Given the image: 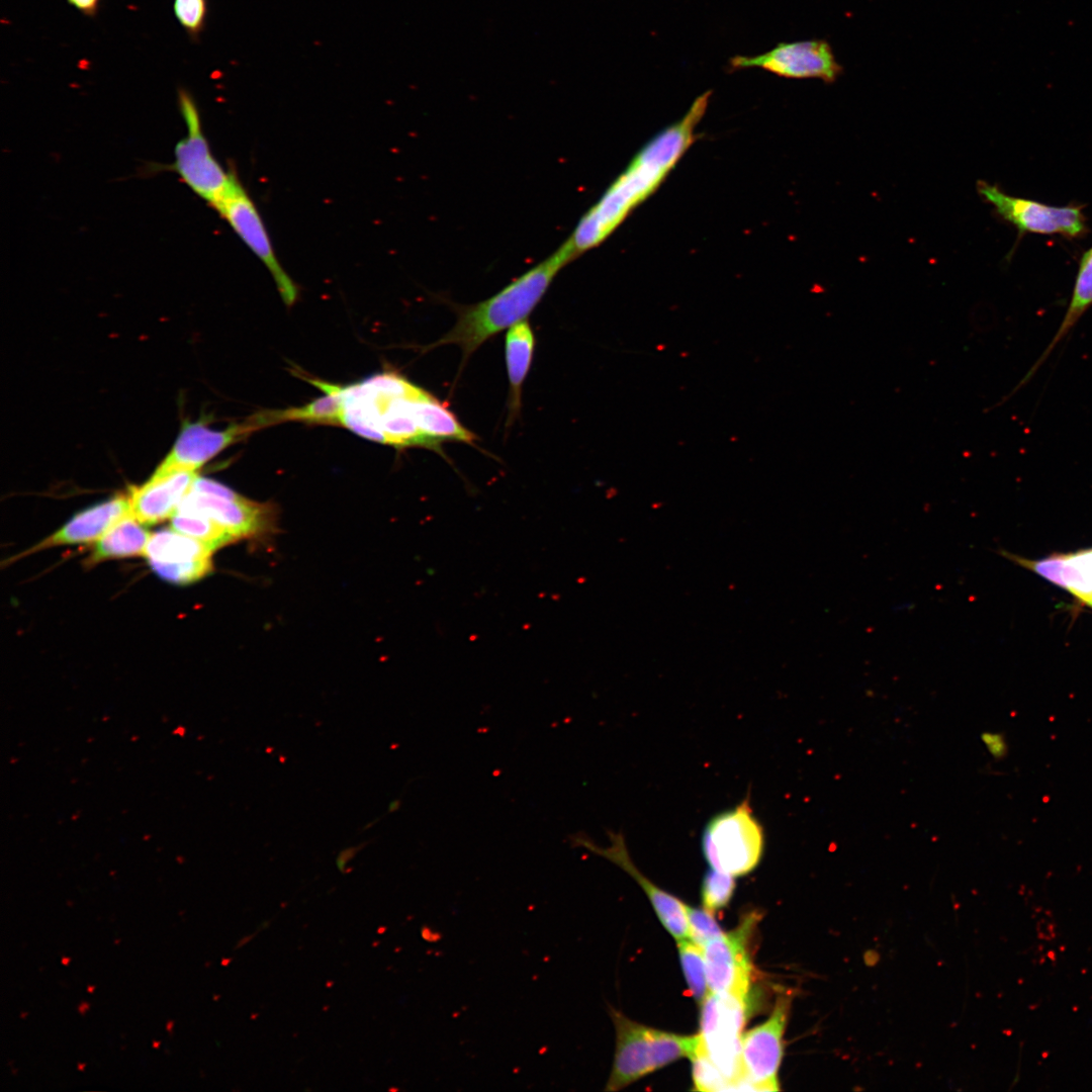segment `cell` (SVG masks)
Masks as SVG:
<instances>
[{"label": "cell", "instance_id": "1", "mask_svg": "<svg viewBox=\"0 0 1092 1092\" xmlns=\"http://www.w3.org/2000/svg\"><path fill=\"white\" fill-rule=\"evenodd\" d=\"M711 90L699 95L684 116L661 129L633 157L601 198L581 216L559 247L569 261L604 243L660 187L696 140Z\"/></svg>", "mask_w": 1092, "mask_h": 1092}, {"label": "cell", "instance_id": "2", "mask_svg": "<svg viewBox=\"0 0 1092 1092\" xmlns=\"http://www.w3.org/2000/svg\"><path fill=\"white\" fill-rule=\"evenodd\" d=\"M568 263L558 248L493 296L458 307L453 329L433 346L457 345L465 361L492 336L526 320Z\"/></svg>", "mask_w": 1092, "mask_h": 1092}, {"label": "cell", "instance_id": "3", "mask_svg": "<svg viewBox=\"0 0 1092 1092\" xmlns=\"http://www.w3.org/2000/svg\"><path fill=\"white\" fill-rule=\"evenodd\" d=\"M615 1027V1053L606 1091H619L642 1077L681 1058L699 1046V1035H680L638 1023L610 1009Z\"/></svg>", "mask_w": 1092, "mask_h": 1092}, {"label": "cell", "instance_id": "4", "mask_svg": "<svg viewBox=\"0 0 1092 1092\" xmlns=\"http://www.w3.org/2000/svg\"><path fill=\"white\" fill-rule=\"evenodd\" d=\"M764 845V830L748 797L713 816L702 834V851L707 862L712 869L733 877L751 873L762 858Z\"/></svg>", "mask_w": 1092, "mask_h": 1092}, {"label": "cell", "instance_id": "5", "mask_svg": "<svg viewBox=\"0 0 1092 1092\" xmlns=\"http://www.w3.org/2000/svg\"><path fill=\"white\" fill-rule=\"evenodd\" d=\"M747 999L732 994L707 995L701 1003L699 1050L730 1082L732 1091H750L741 1065V1038Z\"/></svg>", "mask_w": 1092, "mask_h": 1092}, {"label": "cell", "instance_id": "6", "mask_svg": "<svg viewBox=\"0 0 1092 1092\" xmlns=\"http://www.w3.org/2000/svg\"><path fill=\"white\" fill-rule=\"evenodd\" d=\"M178 105L187 134L175 147L174 170L195 194L213 207L237 176L234 172H226L212 155L201 127L195 100L184 88L178 90Z\"/></svg>", "mask_w": 1092, "mask_h": 1092}, {"label": "cell", "instance_id": "7", "mask_svg": "<svg viewBox=\"0 0 1092 1092\" xmlns=\"http://www.w3.org/2000/svg\"><path fill=\"white\" fill-rule=\"evenodd\" d=\"M977 189L982 198L993 206L996 214L1012 224L1020 237L1025 234H1038L1078 239L1088 232L1084 205H1048L1009 195L997 185L986 181H979Z\"/></svg>", "mask_w": 1092, "mask_h": 1092}, {"label": "cell", "instance_id": "8", "mask_svg": "<svg viewBox=\"0 0 1092 1092\" xmlns=\"http://www.w3.org/2000/svg\"><path fill=\"white\" fill-rule=\"evenodd\" d=\"M792 994H780L765 1021L742 1034L741 1065L750 1091L780 1090L779 1070Z\"/></svg>", "mask_w": 1092, "mask_h": 1092}, {"label": "cell", "instance_id": "9", "mask_svg": "<svg viewBox=\"0 0 1092 1092\" xmlns=\"http://www.w3.org/2000/svg\"><path fill=\"white\" fill-rule=\"evenodd\" d=\"M213 208L266 266L283 301L287 305L293 304L297 287L279 263L263 218L238 177Z\"/></svg>", "mask_w": 1092, "mask_h": 1092}, {"label": "cell", "instance_id": "10", "mask_svg": "<svg viewBox=\"0 0 1092 1092\" xmlns=\"http://www.w3.org/2000/svg\"><path fill=\"white\" fill-rule=\"evenodd\" d=\"M758 914H747L738 926L703 946L709 992L747 999L752 979L749 940Z\"/></svg>", "mask_w": 1092, "mask_h": 1092}, {"label": "cell", "instance_id": "11", "mask_svg": "<svg viewBox=\"0 0 1092 1092\" xmlns=\"http://www.w3.org/2000/svg\"><path fill=\"white\" fill-rule=\"evenodd\" d=\"M733 70L760 68L785 78H817L833 82L842 72L830 44L823 39L781 42L756 56H734Z\"/></svg>", "mask_w": 1092, "mask_h": 1092}, {"label": "cell", "instance_id": "12", "mask_svg": "<svg viewBox=\"0 0 1092 1092\" xmlns=\"http://www.w3.org/2000/svg\"><path fill=\"white\" fill-rule=\"evenodd\" d=\"M610 845L607 847L596 844L586 834L578 832L569 835L572 847H583L588 851L600 855L633 878L642 888L649 899L656 915L664 928L678 942L690 938L687 906L676 897L665 892L649 879H647L632 861L621 832L608 831Z\"/></svg>", "mask_w": 1092, "mask_h": 1092}, {"label": "cell", "instance_id": "13", "mask_svg": "<svg viewBox=\"0 0 1092 1092\" xmlns=\"http://www.w3.org/2000/svg\"><path fill=\"white\" fill-rule=\"evenodd\" d=\"M176 511L205 516L237 541L268 535L275 527V510L271 505L253 502L241 494L230 498L191 487Z\"/></svg>", "mask_w": 1092, "mask_h": 1092}, {"label": "cell", "instance_id": "14", "mask_svg": "<svg viewBox=\"0 0 1092 1092\" xmlns=\"http://www.w3.org/2000/svg\"><path fill=\"white\" fill-rule=\"evenodd\" d=\"M254 431L248 421L234 424L225 430L217 431L203 423H186L169 454L157 467V470L190 469L196 471L229 445L241 440Z\"/></svg>", "mask_w": 1092, "mask_h": 1092}, {"label": "cell", "instance_id": "15", "mask_svg": "<svg viewBox=\"0 0 1092 1092\" xmlns=\"http://www.w3.org/2000/svg\"><path fill=\"white\" fill-rule=\"evenodd\" d=\"M196 477L190 469H156L147 482L130 488L131 515L145 526L171 518Z\"/></svg>", "mask_w": 1092, "mask_h": 1092}, {"label": "cell", "instance_id": "16", "mask_svg": "<svg viewBox=\"0 0 1092 1092\" xmlns=\"http://www.w3.org/2000/svg\"><path fill=\"white\" fill-rule=\"evenodd\" d=\"M130 514L129 494H117L79 512L61 529L35 545L33 550L97 541Z\"/></svg>", "mask_w": 1092, "mask_h": 1092}, {"label": "cell", "instance_id": "17", "mask_svg": "<svg viewBox=\"0 0 1092 1092\" xmlns=\"http://www.w3.org/2000/svg\"><path fill=\"white\" fill-rule=\"evenodd\" d=\"M1092 307V246L1087 249L1079 261V266L1072 289L1071 297L1064 313V316L1057 329L1054 337L1051 339L1043 352L1039 355L1037 360L1027 370L1024 376L1018 381V383L1012 388V390L1002 397L999 404H1003L1007 399L1011 398L1016 392L1023 388L1037 373L1038 369L1044 364L1050 355L1054 352L1056 347L1061 344L1064 339L1070 335L1072 330L1077 326L1081 317Z\"/></svg>", "mask_w": 1092, "mask_h": 1092}, {"label": "cell", "instance_id": "18", "mask_svg": "<svg viewBox=\"0 0 1092 1092\" xmlns=\"http://www.w3.org/2000/svg\"><path fill=\"white\" fill-rule=\"evenodd\" d=\"M534 347V332L527 318L509 328L505 345L510 383L509 423L520 413L522 387L532 363Z\"/></svg>", "mask_w": 1092, "mask_h": 1092}, {"label": "cell", "instance_id": "19", "mask_svg": "<svg viewBox=\"0 0 1092 1092\" xmlns=\"http://www.w3.org/2000/svg\"><path fill=\"white\" fill-rule=\"evenodd\" d=\"M412 411L420 429L432 439L473 444L476 436L463 427L448 407L424 389L412 398Z\"/></svg>", "mask_w": 1092, "mask_h": 1092}, {"label": "cell", "instance_id": "20", "mask_svg": "<svg viewBox=\"0 0 1092 1092\" xmlns=\"http://www.w3.org/2000/svg\"><path fill=\"white\" fill-rule=\"evenodd\" d=\"M309 381L324 390L326 395L301 407L256 414L250 418L254 427L260 429L284 421L340 425L342 400L338 385L321 380Z\"/></svg>", "mask_w": 1092, "mask_h": 1092}, {"label": "cell", "instance_id": "21", "mask_svg": "<svg viewBox=\"0 0 1092 1092\" xmlns=\"http://www.w3.org/2000/svg\"><path fill=\"white\" fill-rule=\"evenodd\" d=\"M150 537L145 525L130 514L96 541L87 562L94 565L107 559L144 555Z\"/></svg>", "mask_w": 1092, "mask_h": 1092}, {"label": "cell", "instance_id": "22", "mask_svg": "<svg viewBox=\"0 0 1092 1092\" xmlns=\"http://www.w3.org/2000/svg\"><path fill=\"white\" fill-rule=\"evenodd\" d=\"M214 550L207 543L171 528L159 530L151 535L144 556L149 564H185L211 559Z\"/></svg>", "mask_w": 1092, "mask_h": 1092}, {"label": "cell", "instance_id": "23", "mask_svg": "<svg viewBox=\"0 0 1092 1092\" xmlns=\"http://www.w3.org/2000/svg\"><path fill=\"white\" fill-rule=\"evenodd\" d=\"M171 528L205 542L215 550L237 541L214 521L198 514L176 511L171 517Z\"/></svg>", "mask_w": 1092, "mask_h": 1092}, {"label": "cell", "instance_id": "24", "mask_svg": "<svg viewBox=\"0 0 1092 1092\" xmlns=\"http://www.w3.org/2000/svg\"><path fill=\"white\" fill-rule=\"evenodd\" d=\"M677 946L690 994L701 1004L709 994L703 947L690 938L678 941Z\"/></svg>", "mask_w": 1092, "mask_h": 1092}, {"label": "cell", "instance_id": "25", "mask_svg": "<svg viewBox=\"0 0 1092 1092\" xmlns=\"http://www.w3.org/2000/svg\"><path fill=\"white\" fill-rule=\"evenodd\" d=\"M734 878L715 869L706 873L702 884V902L706 910L714 913L727 906L735 891Z\"/></svg>", "mask_w": 1092, "mask_h": 1092}, {"label": "cell", "instance_id": "26", "mask_svg": "<svg viewBox=\"0 0 1092 1092\" xmlns=\"http://www.w3.org/2000/svg\"><path fill=\"white\" fill-rule=\"evenodd\" d=\"M173 12L190 40L197 42L206 25L207 0H173Z\"/></svg>", "mask_w": 1092, "mask_h": 1092}, {"label": "cell", "instance_id": "27", "mask_svg": "<svg viewBox=\"0 0 1092 1092\" xmlns=\"http://www.w3.org/2000/svg\"><path fill=\"white\" fill-rule=\"evenodd\" d=\"M693 1063L694 1089L705 1092L732 1091L727 1078L717 1067L699 1050L691 1059Z\"/></svg>", "mask_w": 1092, "mask_h": 1092}, {"label": "cell", "instance_id": "28", "mask_svg": "<svg viewBox=\"0 0 1092 1092\" xmlns=\"http://www.w3.org/2000/svg\"><path fill=\"white\" fill-rule=\"evenodd\" d=\"M150 566L162 579L176 584H187L197 581L208 574L212 569L211 559L193 561L185 564L151 563Z\"/></svg>", "mask_w": 1092, "mask_h": 1092}, {"label": "cell", "instance_id": "29", "mask_svg": "<svg viewBox=\"0 0 1092 1092\" xmlns=\"http://www.w3.org/2000/svg\"><path fill=\"white\" fill-rule=\"evenodd\" d=\"M689 935L702 947L710 940L723 934L722 928L713 917V913L704 909L687 906Z\"/></svg>", "mask_w": 1092, "mask_h": 1092}, {"label": "cell", "instance_id": "30", "mask_svg": "<svg viewBox=\"0 0 1092 1092\" xmlns=\"http://www.w3.org/2000/svg\"><path fill=\"white\" fill-rule=\"evenodd\" d=\"M1066 557L1081 578V588L1077 598L1086 602L1092 596V549L1066 554Z\"/></svg>", "mask_w": 1092, "mask_h": 1092}, {"label": "cell", "instance_id": "31", "mask_svg": "<svg viewBox=\"0 0 1092 1092\" xmlns=\"http://www.w3.org/2000/svg\"><path fill=\"white\" fill-rule=\"evenodd\" d=\"M67 2L84 16L95 17L101 0H67Z\"/></svg>", "mask_w": 1092, "mask_h": 1092}, {"label": "cell", "instance_id": "32", "mask_svg": "<svg viewBox=\"0 0 1092 1092\" xmlns=\"http://www.w3.org/2000/svg\"><path fill=\"white\" fill-rule=\"evenodd\" d=\"M982 740L986 744L989 751L994 756H1001L1004 752V742L1002 737L998 734L985 733L982 735Z\"/></svg>", "mask_w": 1092, "mask_h": 1092}, {"label": "cell", "instance_id": "33", "mask_svg": "<svg viewBox=\"0 0 1092 1092\" xmlns=\"http://www.w3.org/2000/svg\"><path fill=\"white\" fill-rule=\"evenodd\" d=\"M364 845L365 844L362 843L359 846L348 847V848H345L344 850L340 851V853L338 854L337 859H336V864H337V868L339 869V871L344 873L345 868L347 867V863L355 856L357 851L360 848H362Z\"/></svg>", "mask_w": 1092, "mask_h": 1092}, {"label": "cell", "instance_id": "34", "mask_svg": "<svg viewBox=\"0 0 1092 1092\" xmlns=\"http://www.w3.org/2000/svg\"><path fill=\"white\" fill-rule=\"evenodd\" d=\"M399 805H400V801H399V800H393V801H391V802H390V804H389V806H388V812H389V813H391V812H395L396 810H398V808H399Z\"/></svg>", "mask_w": 1092, "mask_h": 1092}, {"label": "cell", "instance_id": "35", "mask_svg": "<svg viewBox=\"0 0 1092 1092\" xmlns=\"http://www.w3.org/2000/svg\"><path fill=\"white\" fill-rule=\"evenodd\" d=\"M89 1008H90V1004L88 1002H81L79 1004V1006H78V1011H79V1013L84 1015Z\"/></svg>", "mask_w": 1092, "mask_h": 1092}, {"label": "cell", "instance_id": "36", "mask_svg": "<svg viewBox=\"0 0 1092 1092\" xmlns=\"http://www.w3.org/2000/svg\"><path fill=\"white\" fill-rule=\"evenodd\" d=\"M173 1026H174V1021L173 1020H168L167 1024H166V1029L170 1034H172Z\"/></svg>", "mask_w": 1092, "mask_h": 1092}, {"label": "cell", "instance_id": "37", "mask_svg": "<svg viewBox=\"0 0 1092 1092\" xmlns=\"http://www.w3.org/2000/svg\"><path fill=\"white\" fill-rule=\"evenodd\" d=\"M70 963H71V958H69V957H63L62 958V964L63 965L68 966Z\"/></svg>", "mask_w": 1092, "mask_h": 1092}, {"label": "cell", "instance_id": "38", "mask_svg": "<svg viewBox=\"0 0 1092 1092\" xmlns=\"http://www.w3.org/2000/svg\"><path fill=\"white\" fill-rule=\"evenodd\" d=\"M77 1067L79 1071H84L86 1065L84 1063H79Z\"/></svg>", "mask_w": 1092, "mask_h": 1092}, {"label": "cell", "instance_id": "39", "mask_svg": "<svg viewBox=\"0 0 1092 1092\" xmlns=\"http://www.w3.org/2000/svg\"><path fill=\"white\" fill-rule=\"evenodd\" d=\"M160 1044H161V1041H157V1040H154V1041H153V1046H154L155 1049H158V1048L160 1046Z\"/></svg>", "mask_w": 1092, "mask_h": 1092}, {"label": "cell", "instance_id": "40", "mask_svg": "<svg viewBox=\"0 0 1092 1092\" xmlns=\"http://www.w3.org/2000/svg\"><path fill=\"white\" fill-rule=\"evenodd\" d=\"M95 990V986H88L87 991L92 993Z\"/></svg>", "mask_w": 1092, "mask_h": 1092}, {"label": "cell", "instance_id": "41", "mask_svg": "<svg viewBox=\"0 0 1092 1092\" xmlns=\"http://www.w3.org/2000/svg\"><path fill=\"white\" fill-rule=\"evenodd\" d=\"M1085 603L1092 607V596Z\"/></svg>", "mask_w": 1092, "mask_h": 1092}]
</instances>
